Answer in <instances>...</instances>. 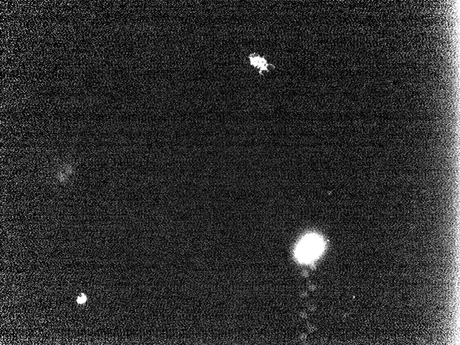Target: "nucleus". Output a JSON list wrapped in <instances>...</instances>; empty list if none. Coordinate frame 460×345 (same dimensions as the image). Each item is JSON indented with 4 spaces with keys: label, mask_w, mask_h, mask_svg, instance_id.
Wrapping results in <instances>:
<instances>
[{
    "label": "nucleus",
    "mask_w": 460,
    "mask_h": 345,
    "mask_svg": "<svg viewBox=\"0 0 460 345\" xmlns=\"http://www.w3.org/2000/svg\"><path fill=\"white\" fill-rule=\"evenodd\" d=\"M87 300V296H86V295L84 294H82L80 295V296H79L78 298H77V301L79 304H83L86 303Z\"/></svg>",
    "instance_id": "3"
},
{
    "label": "nucleus",
    "mask_w": 460,
    "mask_h": 345,
    "mask_svg": "<svg viewBox=\"0 0 460 345\" xmlns=\"http://www.w3.org/2000/svg\"><path fill=\"white\" fill-rule=\"evenodd\" d=\"M249 64L259 71L260 75H263L264 72H269V66L267 59L260 54L252 53L249 55Z\"/></svg>",
    "instance_id": "2"
},
{
    "label": "nucleus",
    "mask_w": 460,
    "mask_h": 345,
    "mask_svg": "<svg viewBox=\"0 0 460 345\" xmlns=\"http://www.w3.org/2000/svg\"><path fill=\"white\" fill-rule=\"evenodd\" d=\"M322 247L323 242L318 236H307L299 244L298 255L301 260H310L320 253Z\"/></svg>",
    "instance_id": "1"
}]
</instances>
